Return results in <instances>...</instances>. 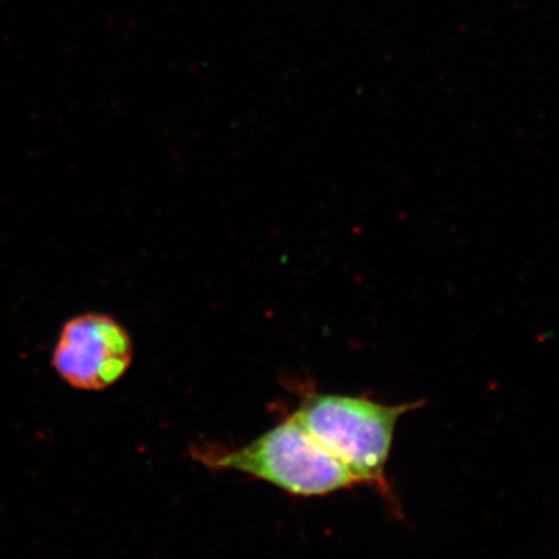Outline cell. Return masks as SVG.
Masks as SVG:
<instances>
[{"mask_svg":"<svg viewBox=\"0 0 559 559\" xmlns=\"http://www.w3.org/2000/svg\"><path fill=\"white\" fill-rule=\"evenodd\" d=\"M421 406L423 401L390 406L362 396L312 393L293 417L341 460L360 485H369L396 509L385 476L393 436L401 417Z\"/></svg>","mask_w":559,"mask_h":559,"instance_id":"obj_2","label":"cell"},{"mask_svg":"<svg viewBox=\"0 0 559 559\" xmlns=\"http://www.w3.org/2000/svg\"><path fill=\"white\" fill-rule=\"evenodd\" d=\"M134 347L130 333L110 316L87 312L62 326L51 364L73 389L100 392L130 370Z\"/></svg>","mask_w":559,"mask_h":559,"instance_id":"obj_3","label":"cell"},{"mask_svg":"<svg viewBox=\"0 0 559 559\" xmlns=\"http://www.w3.org/2000/svg\"><path fill=\"white\" fill-rule=\"evenodd\" d=\"M191 455L210 469L248 474L299 498L326 496L360 485L352 471L293 415L237 450L200 444Z\"/></svg>","mask_w":559,"mask_h":559,"instance_id":"obj_1","label":"cell"}]
</instances>
